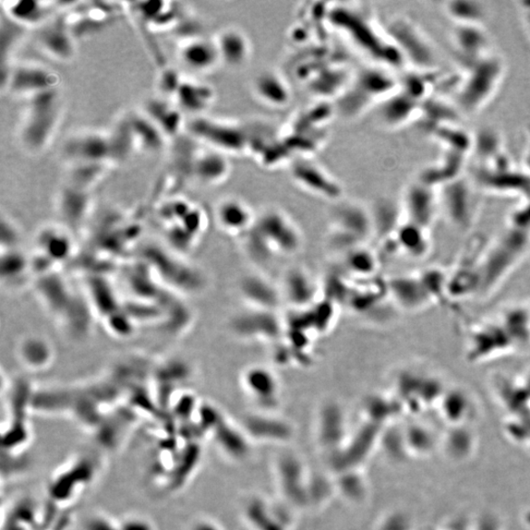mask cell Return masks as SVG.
<instances>
[{
  "label": "cell",
  "instance_id": "31",
  "mask_svg": "<svg viewBox=\"0 0 530 530\" xmlns=\"http://www.w3.org/2000/svg\"><path fill=\"white\" fill-rule=\"evenodd\" d=\"M240 294L252 309L271 310L280 303V295L275 287L259 275L245 277L240 283Z\"/></svg>",
  "mask_w": 530,
  "mask_h": 530
},
{
  "label": "cell",
  "instance_id": "24",
  "mask_svg": "<svg viewBox=\"0 0 530 530\" xmlns=\"http://www.w3.org/2000/svg\"><path fill=\"white\" fill-rule=\"evenodd\" d=\"M191 170L202 184L218 185L231 175V163L227 154L210 149L196 154Z\"/></svg>",
  "mask_w": 530,
  "mask_h": 530
},
{
  "label": "cell",
  "instance_id": "37",
  "mask_svg": "<svg viewBox=\"0 0 530 530\" xmlns=\"http://www.w3.org/2000/svg\"><path fill=\"white\" fill-rule=\"evenodd\" d=\"M318 292L315 282L303 270H292L286 274L284 294L293 306L305 308L316 299Z\"/></svg>",
  "mask_w": 530,
  "mask_h": 530
},
{
  "label": "cell",
  "instance_id": "46",
  "mask_svg": "<svg viewBox=\"0 0 530 530\" xmlns=\"http://www.w3.org/2000/svg\"><path fill=\"white\" fill-rule=\"evenodd\" d=\"M182 81V77L177 74V71L174 69H166L162 72L160 79L161 91L164 93V95L173 96V98H175V95Z\"/></svg>",
  "mask_w": 530,
  "mask_h": 530
},
{
  "label": "cell",
  "instance_id": "19",
  "mask_svg": "<svg viewBox=\"0 0 530 530\" xmlns=\"http://www.w3.org/2000/svg\"><path fill=\"white\" fill-rule=\"evenodd\" d=\"M393 302L407 311H420L433 305L418 275L396 276L388 282Z\"/></svg>",
  "mask_w": 530,
  "mask_h": 530
},
{
  "label": "cell",
  "instance_id": "43",
  "mask_svg": "<svg viewBox=\"0 0 530 530\" xmlns=\"http://www.w3.org/2000/svg\"><path fill=\"white\" fill-rule=\"evenodd\" d=\"M222 437L223 439L219 441L226 453L231 455L235 459H242L247 455L249 448L244 433L227 426L223 428V435H219V438Z\"/></svg>",
  "mask_w": 530,
  "mask_h": 530
},
{
  "label": "cell",
  "instance_id": "42",
  "mask_svg": "<svg viewBox=\"0 0 530 530\" xmlns=\"http://www.w3.org/2000/svg\"><path fill=\"white\" fill-rule=\"evenodd\" d=\"M473 138V152H476L486 164L505 152L503 137L496 129L491 127L480 129Z\"/></svg>",
  "mask_w": 530,
  "mask_h": 530
},
{
  "label": "cell",
  "instance_id": "16",
  "mask_svg": "<svg viewBox=\"0 0 530 530\" xmlns=\"http://www.w3.org/2000/svg\"><path fill=\"white\" fill-rule=\"evenodd\" d=\"M451 38L462 67L494 52L485 25H454Z\"/></svg>",
  "mask_w": 530,
  "mask_h": 530
},
{
  "label": "cell",
  "instance_id": "12",
  "mask_svg": "<svg viewBox=\"0 0 530 530\" xmlns=\"http://www.w3.org/2000/svg\"><path fill=\"white\" fill-rule=\"evenodd\" d=\"M478 244L469 247L453 271L448 273L449 293L455 303L469 297L479 296L481 260L486 249Z\"/></svg>",
  "mask_w": 530,
  "mask_h": 530
},
{
  "label": "cell",
  "instance_id": "40",
  "mask_svg": "<svg viewBox=\"0 0 530 530\" xmlns=\"http://www.w3.org/2000/svg\"><path fill=\"white\" fill-rule=\"evenodd\" d=\"M245 432L254 438L267 441H284L291 437V427L270 417L254 416L245 420Z\"/></svg>",
  "mask_w": 530,
  "mask_h": 530
},
{
  "label": "cell",
  "instance_id": "41",
  "mask_svg": "<svg viewBox=\"0 0 530 530\" xmlns=\"http://www.w3.org/2000/svg\"><path fill=\"white\" fill-rule=\"evenodd\" d=\"M3 5L8 18L19 26L42 25L50 10L45 4L39 2H9Z\"/></svg>",
  "mask_w": 530,
  "mask_h": 530
},
{
  "label": "cell",
  "instance_id": "8",
  "mask_svg": "<svg viewBox=\"0 0 530 530\" xmlns=\"http://www.w3.org/2000/svg\"><path fill=\"white\" fill-rule=\"evenodd\" d=\"M517 350L511 337L499 320L479 323L468 337L466 359L477 364L511 354Z\"/></svg>",
  "mask_w": 530,
  "mask_h": 530
},
{
  "label": "cell",
  "instance_id": "45",
  "mask_svg": "<svg viewBox=\"0 0 530 530\" xmlns=\"http://www.w3.org/2000/svg\"><path fill=\"white\" fill-rule=\"evenodd\" d=\"M344 475L340 479L339 487L345 496L352 500H360L365 496L366 486L361 478L352 469L343 471Z\"/></svg>",
  "mask_w": 530,
  "mask_h": 530
},
{
  "label": "cell",
  "instance_id": "2",
  "mask_svg": "<svg viewBox=\"0 0 530 530\" xmlns=\"http://www.w3.org/2000/svg\"><path fill=\"white\" fill-rule=\"evenodd\" d=\"M530 248V234L509 226L484 252L481 260V296L499 287L525 259Z\"/></svg>",
  "mask_w": 530,
  "mask_h": 530
},
{
  "label": "cell",
  "instance_id": "30",
  "mask_svg": "<svg viewBox=\"0 0 530 530\" xmlns=\"http://www.w3.org/2000/svg\"><path fill=\"white\" fill-rule=\"evenodd\" d=\"M214 96L212 87L207 83L183 79L174 99L181 111L197 117L212 104Z\"/></svg>",
  "mask_w": 530,
  "mask_h": 530
},
{
  "label": "cell",
  "instance_id": "49",
  "mask_svg": "<svg viewBox=\"0 0 530 530\" xmlns=\"http://www.w3.org/2000/svg\"><path fill=\"white\" fill-rule=\"evenodd\" d=\"M87 530H120L119 523L116 524L104 516H94L87 524Z\"/></svg>",
  "mask_w": 530,
  "mask_h": 530
},
{
  "label": "cell",
  "instance_id": "27",
  "mask_svg": "<svg viewBox=\"0 0 530 530\" xmlns=\"http://www.w3.org/2000/svg\"><path fill=\"white\" fill-rule=\"evenodd\" d=\"M39 42L48 54L57 59L69 60L74 56V38L64 19L44 24L39 34Z\"/></svg>",
  "mask_w": 530,
  "mask_h": 530
},
{
  "label": "cell",
  "instance_id": "7",
  "mask_svg": "<svg viewBox=\"0 0 530 530\" xmlns=\"http://www.w3.org/2000/svg\"><path fill=\"white\" fill-rule=\"evenodd\" d=\"M188 129L211 149L225 154H242L250 148L248 129L237 123L201 115L191 119Z\"/></svg>",
  "mask_w": 530,
  "mask_h": 530
},
{
  "label": "cell",
  "instance_id": "15",
  "mask_svg": "<svg viewBox=\"0 0 530 530\" xmlns=\"http://www.w3.org/2000/svg\"><path fill=\"white\" fill-rule=\"evenodd\" d=\"M291 175L295 182L311 194L327 200H337L343 190L328 171L308 158H300L291 166Z\"/></svg>",
  "mask_w": 530,
  "mask_h": 530
},
{
  "label": "cell",
  "instance_id": "36",
  "mask_svg": "<svg viewBox=\"0 0 530 530\" xmlns=\"http://www.w3.org/2000/svg\"><path fill=\"white\" fill-rule=\"evenodd\" d=\"M443 10L454 25H485L489 16L487 5L476 0H453Z\"/></svg>",
  "mask_w": 530,
  "mask_h": 530
},
{
  "label": "cell",
  "instance_id": "6",
  "mask_svg": "<svg viewBox=\"0 0 530 530\" xmlns=\"http://www.w3.org/2000/svg\"><path fill=\"white\" fill-rule=\"evenodd\" d=\"M439 191L440 212L457 231H467L479 213V189L473 179L457 178Z\"/></svg>",
  "mask_w": 530,
  "mask_h": 530
},
{
  "label": "cell",
  "instance_id": "50",
  "mask_svg": "<svg viewBox=\"0 0 530 530\" xmlns=\"http://www.w3.org/2000/svg\"><path fill=\"white\" fill-rule=\"evenodd\" d=\"M190 530H222L221 527L212 521L201 519L192 524Z\"/></svg>",
  "mask_w": 530,
  "mask_h": 530
},
{
  "label": "cell",
  "instance_id": "28",
  "mask_svg": "<svg viewBox=\"0 0 530 530\" xmlns=\"http://www.w3.org/2000/svg\"><path fill=\"white\" fill-rule=\"evenodd\" d=\"M216 219L224 231L233 234L247 233L256 222L248 204L236 198L225 199L219 204Z\"/></svg>",
  "mask_w": 530,
  "mask_h": 530
},
{
  "label": "cell",
  "instance_id": "44",
  "mask_svg": "<svg viewBox=\"0 0 530 530\" xmlns=\"http://www.w3.org/2000/svg\"><path fill=\"white\" fill-rule=\"evenodd\" d=\"M348 268L359 274H370L376 270L378 261L369 251L354 249L347 258Z\"/></svg>",
  "mask_w": 530,
  "mask_h": 530
},
{
  "label": "cell",
  "instance_id": "10",
  "mask_svg": "<svg viewBox=\"0 0 530 530\" xmlns=\"http://www.w3.org/2000/svg\"><path fill=\"white\" fill-rule=\"evenodd\" d=\"M258 233L268 243L273 254L291 255L302 243L299 229L279 210L263 212L254 224Z\"/></svg>",
  "mask_w": 530,
  "mask_h": 530
},
{
  "label": "cell",
  "instance_id": "3",
  "mask_svg": "<svg viewBox=\"0 0 530 530\" xmlns=\"http://www.w3.org/2000/svg\"><path fill=\"white\" fill-rule=\"evenodd\" d=\"M21 139L30 151L43 150L54 135L60 115L57 88L29 96Z\"/></svg>",
  "mask_w": 530,
  "mask_h": 530
},
{
  "label": "cell",
  "instance_id": "39",
  "mask_svg": "<svg viewBox=\"0 0 530 530\" xmlns=\"http://www.w3.org/2000/svg\"><path fill=\"white\" fill-rule=\"evenodd\" d=\"M433 305H440L449 310H456L448 287V273L440 268H429L419 274Z\"/></svg>",
  "mask_w": 530,
  "mask_h": 530
},
{
  "label": "cell",
  "instance_id": "21",
  "mask_svg": "<svg viewBox=\"0 0 530 530\" xmlns=\"http://www.w3.org/2000/svg\"><path fill=\"white\" fill-rule=\"evenodd\" d=\"M277 464V476L285 498L292 505L307 504L309 484L302 463L296 456L286 455Z\"/></svg>",
  "mask_w": 530,
  "mask_h": 530
},
{
  "label": "cell",
  "instance_id": "17",
  "mask_svg": "<svg viewBox=\"0 0 530 530\" xmlns=\"http://www.w3.org/2000/svg\"><path fill=\"white\" fill-rule=\"evenodd\" d=\"M232 329L245 339L275 340L281 335L283 325L274 311L251 309L233 319Z\"/></svg>",
  "mask_w": 530,
  "mask_h": 530
},
{
  "label": "cell",
  "instance_id": "34",
  "mask_svg": "<svg viewBox=\"0 0 530 530\" xmlns=\"http://www.w3.org/2000/svg\"><path fill=\"white\" fill-rule=\"evenodd\" d=\"M502 327L517 348L530 344V308L515 305L505 309L499 319Z\"/></svg>",
  "mask_w": 530,
  "mask_h": 530
},
{
  "label": "cell",
  "instance_id": "51",
  "mask_svg": "<svg viewBox=\"0 0 530 530\" xmlns=\"http://www.w3.org/2000/svg\"><path fill=\"white\" fill-rule=\"evenodd\" d=\"M517 5H519L522 11L525 25L530 38V0H525V2H520Z\"/></svg>",
  "mask_w": 530,
  "mask_h": 530
},
{
  "label": "cell",
  "instance_id": "22",
  "mask_svg": "<svg viewBox=\"0 0 530 530\" xmlns=\"http://www.w3.org/2000/svg\"><path fill=\"white\" fill-rule=\"evenodd\" d=\"M252 92L265 105L283 108L292 101V89L287 80L273 70H265L252 82Z\"/></svg>",
  "mask_w": 530,
  "mask_h": 530
},
{
  "label": "cell",
  "instance_id": "26",
  "mask_svg": "<svg viewBox=\"0 0 530 530\" xmlns=\"http://www.w3.org/2000/svg\"><path fill=\"white\" fill-rule=\"evenodd\" d=\"M221 64L238 68L245 65L251 56V44L247 34L238 28H226L215 39Z\"/></svg>",
  "mask_w": 530,
  "mask_h": 530
},
{
  "label": "cell",
  "instance_id": "35",
  "mask_svg": "<svg viewBox=\"0 0 530 530\" xmlns=\"http://www.w3.org/2000/svg\"><path fill=\"white\" fill-rule=\"evenodd\" d=\"M182 113L177 104L162 99L152 100L146 107V114L166 137L178 134L183 125Z\"/></svg>",
  "mask_w": 530,
  "mask_h": 530
},
{
  "label": "cell",
  "instance_id": "33",
  "mask_svg": "<svg viewBox=\"0 0 530 530\" xmlns=\"http://www.w3.org/2000/svg\"><path fill=\"white\" fill-rule=\"evenodd\" d=\"M397 249L415 259L426 257L431 249L430 231L404 221L395 236Z\"/></svg>",
  "mask_w": 530,
  "mask_h": 530
},
{
  "label": "cell",
  "instance_id": "23",
  "mask_svg": "<svg viewBox=\"0 0 530 530\" xmlns=\"http://www.w3.org/2000/svg\"><path fill=\"white\" fill-rule=\"evenodd\" d=\"M243 385L260 407L270 408L279 403L280 382L270 369L262 367L249 368L244 373Z\"/></svg>",
  "mask_w": 530,
  "mask_h": 530
},
{
  "label": "cell",
  "instance_id": "9",
  "mask_svg": "<svg viewBox=\"0 0 530 530\" xmlns=\"http://www.w3.org/2000/svg\"><path fill=\"white\" fill-rule=\"evenodd\" d=\"M473 180L481 191L530 200V172L516 170L514 165L504 168L480 166Z\"/></svg>",
  "mask_w": 530,
  "mask_h": 530
},
{
  "label": "cell",
  "instance_id": "5",
  "mask_svg": "<svg viewBox=\"0 0 530 530\" xmlns=\"http://www.w3.org/2000/svg\"><path fill=\"white\" fill-rule=\"evenodd\" d=\"M387 32L399 48L406 64H411L415 70H437L438 54L436 47L412 19L407 16L395 17Z\"/></svg>",
  "mask_w": 530,
  "mask_h": 530
},
{
  "label": "cell",
  "instance_id": "14",
  "mask_svg": "<svg viewBox=\"0 0 530 530\" xmlns=\"http://www.w3.org/2000/svg\"><path fill=\"white\" fill-rule=\"evenodd\" d=\"M65 152L74 163H115L110 132H81L67 142Z\"/></svg>",
  "mask_w": 530,
  "mask_h": 530
},
{
  "label": "cell",
  "instance_id": "11",
  "mask_svg": "<svg viewBox=\"0 0 530 530\" xmlns=\"http://www.w3.org/2000/svg\"><path fill=\"white\" fill-rule=\"evenodd\" d=\"M402 211L406 221L430 231L440 213L439 191L417 179L405 190Z\"/></svg>",
  "mask_w": 530,
  "mask_h": 530
},
{
  "label": "cell",
  "instance_id": "18",
  "mask_svg": "<svg viewBox=\"0 0 530 530\" xmlns=\"http://www.w3.org/2000/svg\"><path fill=\"white\" fill-rule=\"evenodd\" d=\"M8 88L17 93L27 96L37 94L56 88V78L52 72L37 64H20L7 72Z\"/></svg>",
  "mask_w": 530,
  "mask_h": 530
},
{
  "label": "cell",
  "instance_id": "47",
  "mask_svg": "<svg viewBox=\"0 0 530 530\" xmlns=\"http://www.w3.org/2000/svg\"><path fill=\"white\" fill-rule=\"evenodd\" d=\"M509 226L530 234V200H525L522 207L512 212Z\"/></svg>",
  "mask_w": 530,
  "mask_h": 530
},
{
  "label": "cell",
  "instance_id": "13",
  "mask_svg": "<svg viewBox=\"0 0 530 530\" xmlns=\"http://www.w3.org/2000/svg\"><path fill=\"white\" fill-rule=\"evenodd\" d=\"M334 219L335 242L344 248H354L375 231L371 212L359 204H344L337 210Z\"/></svg>",
  "mask_w": 530,
  "mask_h": 530
},
{
  "label": "cell",
  "instance_id": "25",
  "mask_svg": "<svg viewBox=\"0 0 530 530\" xmlns=\"http://www.w3.org/2000/svg\"><path fill=\"white\" fill-rule=\"evenodd\" d=\"M420 112L421 103L400 88L381 104L382 122L392 129L402 127L418 119Z\"/></svg>",
  "mask_w": 530,
  "mask_h": 530
},
{
  "label": "cell",
  "instance_id": "38",
  "mask_svg": "<svg viewBox=\"0 0 530 530\" xmlns=\"http://www.w3.org/2000/svg\"><path fill=\"white\" fill-rule=\"evenodd\" d=\"M136 146L148 152H159L164 146L166 136L146 114H132L127 117Z\"/></svg>",
  "mask_w": 530,
  "mask_h": 530
},
{
  "label": "cell",
  "instance_id": "4",
  "mask_svg": "<svg viewBox=\"0 0 530 530\" xmlns=\"http://www.w3.org/2000/svg\"><path fill=\"white\" fill-rule=\"evenodd\" d=\"M399 88L400 81L385 68L361 70L343 95L340 112L345 116L359 115L370 104L387 100Z\"/></svg>",
  "mask_w": 530,
  "mask_h": 530
},
{
  "label": "cell",
  "instance_id": "20",
  "mask_svg": "<svg viewBox=\"0 0 530 530\" xmlns=\"http://www.w3.org/2000/svg\"><path fill=\"white\" fill-rule=\"evenodd\" d=\"M181 62L197 74H206L221 64V58L215 40L191 37L180 47Z\"/></svg>",
  "mask_w": 530,
  "mask_h": 530
},
{
  "label": "cell",
  "instance_id": "29",
  "mask_svg": "<svg viewBox=\"0 0 530 530\" xmlns=\"http://www.w3.org/2000/svg\"><path fill=\"white\" fill-rule=\"evenodd\" d=\"M346 417L342 408L335 404L324 405L319 418V438L324 448L339 451L345 438Z\"/></svg>",
  "mask_w": 530,
  "mask_h": 530
},
{
  "label": "cell",
  "instance_id": "48",
  "mask_svg": "<svg viewBox=\"0 0 530 530\" xmlns=\"http://www.w3.org/2000/svg\"><path fill=\"white\" fill-rule=\"evenodd\" d=\"M120 530H154L151 523L142 517H128L124 522L119 523Z\"/></svg>",
  "mask_w": 530,
  "mask_h": 530
},
{
  "label": "cell",
  "instance_id": "32",
  "mask_svg": "<svg viewBox=\"0 0 530 530\" xmlns=\"http://www.w3.org/2000/svg\"><path fill=\"white\" fill-rule=\"evenodd\" d=\"M280 511L260 498H252L246 505L245 516L255 530H287L290 520Z\"/></svg>",
  "mask_w": 530,
  "mask_h": 530
},
{
  "label": "cell",
  "instance_id": "1",
  "mask_svg": "<svg viewBox=\"0 0 530 530\" xmlns=\"http://www.w3.org/2000/svg\"><path fill=\"white\" fill-rule=\"evenodd\" d=\"M462 68L464 74L457 82L455 104L462 114H476L498 93L507 65L501 54L493 52Z\"/></svg>",
  "mask_w": 530,
  "mask_h": 530
},
{
  "label": "cell",
  "instance_id": "52",
  "mask_svg": "<svg viewBox=\"0 0 530 530\" xmlns=\"http://www.w3.org/2000/svg\"><path fill=\"white\" fill-rule=\"evenodd\" d=\"M529 172H530V166H529Z\"/></svg>",
  "mask_w": 530,
  "mask_h": 530
}]
</instances>
